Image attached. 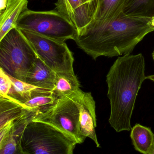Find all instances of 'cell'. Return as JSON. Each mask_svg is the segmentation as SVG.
<instances>
[{
	"mask_svg": "<svg viewBox=\"0 0 154 154\" xmlns=\"http://www.w3.org/2000/svg\"><path fill=\"white\" fill-rule=\"evenodd\" d=\"M16 28L60 41H75L78 34L75 26L57 10L34 11L26 9L22 13Z\"/></svg>",
	"mask_w": 154,
	"mask_h": 154,
	"instance_id": "obj_5",
	"label": "cell"
},
{
	"mask_svg": "<svg viewBox=\"0 0 154 154\" xmlns=\"http://www.w3.org/2000/svg\"><path fill=\"white\" fill-rule=\"evenodd\" d=\"M11 88V82L9 76L2 68H0V96H8Z\"/></svg>",
	"mask_w": 154,
	"mask_h": 154,
	"instance_id": "obj_20",
	"label": "cell"
},
{
	"mask_svg": "<svg viewBox=\"0 0 154 154\" xmlns=\"http://www.w3.org/2000/svg\"><path fill=\"white\" fill-rule=\"evenodd\" d=\"M35 114L30 110L14 121L9 137L0 145V154H25L21 146V140L24 128Z\"/></svg>",
	"mask_w": 154,
	"mask_h": 154,
	"instance_id": "obj_10",
	"label": "cell"
},
{
	"mask_svg": "<svg viewBox=\"0 0 154 154\" xmlns=\"http://www.w3.org/2000/svg\"><path fill=\"white\" fill-rule=\"evenodd\" d=\"M146 63L142 53L118 57L106 76L110 101L108 121L118 133L132 130L131 118L137 97L145 80Z\"/></svg>",
	"mask_w": 154,
	"mask_h": 154,
	"instance_id": "obj_2",
	"label": "cell"
},
{
	"mask_svg": "<svg viewBox=\"0 0 154 154\" xmlns=\"http://www.w3.org/2000/svg\"><path fill=\"white\" fill-rule=\"evenodd\" d=\"M128 0H101L99 10L94 21L107 22L114 20L124 13Z\"/></svg>",
	"mask_w": 154,
	"mask_h": 154,
	"instance_id": "obj_17",
	"label": "cell"
},
{
	"mask_svg": "<svg viewBox=\"0 0 154 154\" xmlns=\"http://www.w3.org/2000/svg\"><path fill=\"white\" fill-rule=\"evenodd\" d=\"M28 0H7L3 10L0 11V40L15 28L19 17L28 9Z\"/></svg>",
	"mask_w": 154,
	"mask_h": 154,
	"instance_id": "obj_12",
	"label": "cell"
},
{
	"mask_svg": "<svg viewBox=\"0 0 154 154\" xmlns=\"http://www.w3.org/2000/svg\"><path fill=\"white\" fill-rule=\"evenodd\" d=\"M101 0H57L55 10L66 17L78 32L95 20Z\"/></svg>",
	"mask_w": 154,
	"mask_h": 154,
	"instance_id": "obj_8",
	"label": "cell"
},
{
	"mask_svg": "<svg viewBox=\"0 0 154 154\" xmlns=\"http://www.w3.org/2000/svg\"><path fill=\"white\" fill-rule=\"evenodd\" d=\"M130 137L137 151L143 154H150L154 141L151 128L136 124L132 128Z\"/></svg>",
	"mask_w": 154,
	"mask_h": 154,
	"instance_id": "obj_16",
	"label": "cell"
},
{
	"mask_svg": "<svg viewBox=\"0 0 154 154\" xmlns=\"http://www.w3.org/2000/svg\"><path fill=\"white\" fill-rule=\"evenodd\" d=\"M76 101L79 109L80 127L81 134L92 139L100 147L95 128L97 126L96 102L91 92L82 90L77 95Z\"/></svg>",
	"mask_w": 154,
	"mask_h": 154,
	"instance_id": "obj_9",
	"label": "cell"
},
{
	"mask_svg": "<svg viewBox=\"0 0 154 154\" xmlns=\"http://www.w3.org/2000/svg\"><path fill=\"white\" fill-rule=\"evenodd\" d=\"M37 57L30 42L16 27L0 40V66L11 76L25 82Z\"/></svg>",
	"mask_w": 154,
	"mask_h": 154,
	"instance_id": "obj_4",
	"label": "cell"
},
{
	"mask_svg": "<svg viewBox=\"0 0 154 154\" xmlns=\"http://www.w3.org/2000/svg\"><path fill=\"white\" fill-rule=\"evenodd\" d=\"M78 94L58 97L53 104L36 113L32 121L49 124L73 138L77 143L82 144L86 137L80 132L79 109L76 101Z\"/></svg>",
	"mask_w": 154,
	"mask_h": 154,
	"instance_id": "obj_6",
	"label": "cell"
},
{
	"mask_svg": "<svg viewBox=\"0 0 154 154\" xmlns=\"http://www.w3.org/2000/svg\"><path fill=\"white\" fill-rule=\"evenodd\" d=\"M150 154H154V141L153 145L152 147V150H151V153Z\"/></svg>",
	"mask_w": 154,
	"mask_h": 154,
	"instance_id": "obj_23",
	"label": "cell"
},
{
	"mask_svg": "<svg viewBox=\"0 0 154 154\" xmlns=\"http://www.w3.org/2000/svg\"><path fill=\"white\" fill-rule=\"evenodd\" d=\"M152 18L123 13L110 21H93L78 32L75 41L94 60L130 54L146 35L154 31Z\"/></svg>",
	"mask_w": 154,
	"mask_h": 154,
	"instance_id": "obj_1",
	"label": "cell"
},
{
	"mask_svg": "<svg viewBox=\"0 0 154 154\" xmlns=\"http://www.w3.org/2000/svg\"><path fill=\"white\" fill-rule=\"evenodd\" d=\"M80 84L74 72H56L53 91L58 97H70L80 91Z\"/></svg>",
	"mask_w": 154,
	"mask_h": 154,
	"instance_id": "obj_14",
	"label": "cell"
},
{
	"mask_svg": "<svg viewBox=\"0 0 154 154\" xmlns=\"http://www.w3.org/2000/svg\"><path fill=\"white\" fill-rule=\"evenodd\" d=\"M12 83V88L8 97L22 104L29 98L32 91L37 87L28 84L25 82L17 79L9 75Z\"/></svg>",
	"mask_w": 154,
	"mask_h": 154,
	"instance_id": "obj_19",
	"label": "cell"
},
{
	"mask_svg": "<svg viewBox=\"0 0 154 154\" xmlns=\"http://www.w3.org/2000/svg\"><path fill=\"white\" fill-rule=\"evenodd\" d=\"M29 111L30 110L11 98L0 96V128Z\"/></svg>",
	"mask_w": 154,
	"mask_h": 154,
	"instance_id": "obj_15",
	"label": "cell"
},
{
	"mask_svg": "<svg viewBox=\"0 0 154 154\" xmlns=\"http://www.w3.org/2000/svg\"><path fill=\"white\" fill-rule=\"evenodd\" d=\"M152 57L154 61V50L153 51L152 53Z\"/></svg>",
	"mask_w": 154,
	"mask_h": 154,
	"instance_id": "obj_24",
	"label": "cell"
},
{
	"mask_svg": "<svg viewBox=\"0 0 154 154\" xmlns=\"http://www.w3.org/2000/svg\"><path fill=\"white\" fill-rule=\"evenodd\" d=\"M20 30L38 57L52 70L56 72H74L73 54L65 42L29 31Z\"/></svg>",
	"mask_w": 154,
	"mask_h": 154,
	"instance_id": "obj_7",
	"label": "cell"
},
{
	"mask_svg": "<svg viewBox=\"0 0 154 154\" xmlns=\"http://www.w3.org/2000/svg\"><path fill=\"white\" fill-rule=\"evenodd\" d=\"M56 72L37 57L28 72L25 82L39 88L53 90Z\"/></svg>",
	"mask_w": 154,
	"mask_h": 154,
	"instance_id": "obj_11",
	"label": "cell"
},
{
	"mask_svg": "<svg viewBox=\"0 0 154 154\" xmlns=\"http://www.w3.org/2000/svg\"><path fill=\"white\" fill-rule=\"evenodd\" d=\"M124 13L128 16L152 18L154 16V0H128Z\"/></svg>",
	"mask_w": 154,
	"mask_h": 154,
	"instance_id": "obj_18",
	"label": "cell"
},
{
	"mask_svg": "<svg viewBox=\"0 0 154 154\" xmlns=\"http://www.w3.org/2000/svg\"><path fill=\"white\" fill-rule=\"evenodd\" d=\"M77 144L56 128L32 120L24 128L21 140L25 154H73Z\"/></svg>",
	"mask_w": 154,
	"mask_h": 154,
	"instance_id": "obj_3",
	"label": "cell"
},
{
	"mask_svg": "<svg viewBox=\"0 0 154 154\" xmlns=\"http://www.w3.org/2000/svg\"><path fill=\"white\" fill-rule=\"evenodd\" d=\"M58 97L51 90L36 88L22 105L35 113L41 112L53 104Z\"/></svg>",
	"mask_w": 154,
	"mask_h": 154,
	"instance_id": "obj_13",
	"label": "cell"
},
{
	"mask_svg": "<svg viewBox=\"0 0 154 154\" xmlns=\"http://www.w3.org/2000/svg\"><path fill=\"white\" fill-rule=\"evenodd\" d=\"M146 77H147V79H150L151 80L154 82V75L148 76Z\"/></svg>",
	"mask_w": 154,
	"mask_h": 154,
	"instance_id": "obj_21",
	"label": "cell"
},
{
	"mask_svg": "<svg viewBox=\"0 0 154 154\" xmlns=\"http://www.w3.org/2000/svg\"><path fill=\"white\" fill-rule=\"evenodd\" d=\"M151 24H152V26L154 27V16L152 17V21H151Z\"/></svg>",
	"mask_w": 154,
	"mask_h": 154,
	"instance_id": "obj_22",
	"label": "cell"
}]
</instances>
